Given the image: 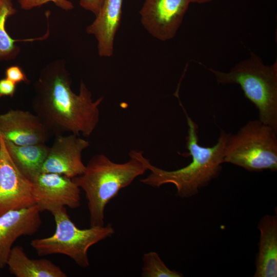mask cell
<instances>
[{"mask_svg":"<svg viewBox=\"0 0 277 277\" xmlns=\"http://www.w3.org/2000/svg\"><path fill=\"white\" fill-rule=\"evenodd\" d=\"M72 79L63 60L46 65L34 84L32 108L51 135L66 132L89 136L100 120V97L92 94L83 81L78 94L71 88Z\"/></svg>","mask_w":277,"mask_h":277,"instance_id":"1","label":"cell"},{"mask_svg":"<svg viewBox=\"0 0 277 277\" xmlns=\"http://www.w3.org/2000/svg\"><path fill=\"white\" fill-rule=\"evenodd\" d=\"M187 119L188 134L186 137V148L191 156V162L182 168L168 171L153 165L143 155V151L131 150L129 154L139 159L150 173L140 181L148 186L159 187L166 184H173L177 194L182 198L191 197L199 190L208 185L219 174L224 162L226 144L229 135L221 130L216 143L211 147L199 144L198 126L180 103Z\"/></svg>","mask_w":277,"mask_h":277,"instance_id":"2","label":"cell"},{"mask_svg":"<svg viewBox=\"0 0 277 277\" xmlns=\"http://www.w3.org/2000/svg\"><path fill=\"white\" fill-rule=\"evenodd\" d=\"M129 155L128 161L117 163L103 154H96L86 165L84 172L72 179L85 193L90 227L104 226L107 204L122 189L148 170L139 159Z\"/></svg>","mask_w":277,"mask_h":277,"instance_id":"3","label":"cell"},{"mask_svg":"<svg viewBox=\"0 0 277 277\" xmlns=\"http://www.w3.org/2000/svg\"><path fill=\"white\" fill-rule=\"evenodd\" d=\"M209 70L219 84H236L259 111V120L277 130V62L269 66L251 52L250 57L228 72Z\"/></svg>","mask_w":277,"mask_h":277,"instance_id":"4","label":"cell"},{"mask_svg":"<svg viewBox=\"0 0 277 277\" xmlns=\"http://www.w3.org/2000/svg\"><path fill=\"white\" fill-rule=\"evenodd\" d=\"M277 130L260 121H250L230 134L224 162L251 172L277 170Z\"/></svg>","mask_w":277,"mask_h":277,"instance_id":"5","label":"cell"},{"mask_svg":"<svg viewBox=\"0 0 277 277\" xmlns=\"http://www.w3.org/2000/svg\"><path fill=\"white\" fill-rule=\"evenodd\" d=\"M51 213L56 224L55 232L51 236L31 242V245L39 256L62 254L70 257L80 267L87 268L90 265L89 249L115 233L110 223L106 226H90L87 229L78 228L70 219L65 207Z\"/></svg>","mask_w":277,"mask_h":277,"instance_id":"6","label":"cell"},{"mask_svg":"<svg viewBox=\"0 0 277 277\" xmlns=\"http://www.w3.org/2000/svg\"><path fill=\"white\" fill-rule=\"evenodd\" d=\"M34 205L32 183L15 165L0 134V215Z\"/></svg>","mask_w":277,"mask_h":277,"instance_id":"7","label":"cell"},{"mask_svg":"<svg viewBox=\"0 0 277 277\" xmlns=\"http://www.w3.org/2000/svg\"><path fill=\"white\" fill-rule=\"evenodd\" d=\"M35 205L41 212L51 213L65 206L72 209L81 205V189L65 175L41 172L31 180Z\"/></svg>","mask_w":277,"mask_h":277,"instance_id":"8","label":"cell"},{"mask_svg":"<svg viewBox=\"0 0 277 277\" xmlns=\"http://www.w3.org/2000/svg\"><path fill=\"white\" fill-rule=\"evenodd\" d=\"M191 3L190 0H146L140 13L141 23L154 37L173 38Z\"/></svg>","mask_w":277,"mask_h":277,"instance_id":"9","label":"cell"},{"mask_svg":"<svg viewBox=\"0 0 277 277\" xmlns=\"http://www.w3.org/2000/svg\"><path fill=\"white\" fill-rule=\"evenodd\" d=\"M89 146L88 141L75 134L55 136L39 173H57L71 179L81 175L86 169L82 152Z\"/></svg>","mask_w":277,"mask_h":277,"instance_id":"10","label":"cell"},{"mask_svg":"<svg viewBox=\"0 0 277 277\" xmlns=\"http://www.w3.org/2000/svg\"><path fill=\"white\" fill-rule=\"evenodd\" d=\"M0 134L20 146L45 144L51 135L36 114L20 109L0 114Z\"/></svg>","mask_w":277,"mask_h":277,"instance_id":"11","label":"cell"},{"mask_svg":"<svg viewBox=\"0 0 277 277\" xmlns=\"http://www.w3.org/2000/svg\"><path fill=\"white\" fill-rule=\"evenodd\" d=\"M41 211L34 205L8 211L0 215V268L7 266L13 244L22 235H32L39 229Z\"/></svg>","mask_w":277,"mask_h":277,"instance_id":"12","label":"cell"},{"mask_svg":"<svg viewBox=\"0 0 277 277\" xmlns=\"http://www.w3.org/2000/svg\"><path fill=\"white\" fill-rule=\"evenodd\" d=\"M123 0H104L93 22L86 31L93 35L97 43L101 57H108L113 54L114 41L121 24Z\"/></svg>","mask_w":277,"mask_h":277,"instance_id":"13","label":"cell"},{"mask_svg":"<svg viewBox=\"0 0 277 277\" xmlns=\"http://www.w3.org/2000/svg\"><path fill=\"white\" fill-rule=\"evenodd\" d=\"M259 251L254 277L277 276V216L266 215L260 221Z\"/></svg>","mask_w":277,"mask_h":277,"instance_id":"14","label":"cell"},{"mask_svg":"<svg viewBox=\"0 0 277 277\" xmlns=\"http://www.w3.org/2000/svg\"><path fill=\"white\" fill-rule=\"evenodd\" d=\"M9 272L16 277H66L61 268L47 259H31L23 248H12L7 263Z\"/></svg>","mask_w":277,"mask_h":277,"instance_id":"15","label":"cell"},{"mask_svg":"<svg viewBox=\"0 0 277 277\" xmlns=\"http://www.w3.org/2000/svg\"><path fill=\"white\" fill-rule=\"evenodd\" d=\"M4 140L12 161L26 177L31 180L40 172L50 147L45 144L20 146Z\"/></svg>","mask_w":277,"mask_h":277,"instance_id":"16","label":"cell"},{"mask_svg":"<svg viewBox=\"0 0 277 277\" xmlns=\"http://www.w3.org/2000/svg\"><path fill=\"white\" fill-rule=\"evenodd\" d=\"M17 11L12 0H0V62L13 60L20 52L15 42L21 40L12 38L6 29L7 20Z\"/></svg>","mask_w":277,"mask_h":277,"instance_id":"17","label":"cell"},{"mask_svg":"<svg viewBox=\"0 0 277 277\" xmlns=\"http://www.w3.org/2000/svg\"><path fill=\"white\" fill-rule=\"evenodd\" d=\"M142 277H182L183 274L170 269L157 253L150 251L143 254Z\"/></svg>","mask_w":277,"mask_h":277,"instance_id":"18","label":"cell"},{"mask_svg":"<svg viewBox=\"0 0 277 277\" xmlns=\"http://www.w3.org/2000/svg\"><path fill=\"white\" fill-rule=\"evenodd\" d=\"M17 2L21 9L25 10L39 7L50 2L54 3L57 7L66 11L74 8L72 3L68 0H18Z\"/></svg>","mask_w":277,"mask_h":277,"instance_id":"19","label":"cell"},{"mask_svg":"<svg viewBox=\"0 0 277 277\" xmlns=\"http://www.w3.org/2000/svg\"><path fill=\"white\" fill-rule=\"evenodd\" d=\"M5 76L6 78L15 84L21 82L26 84L30 82V80L27 78L22 68L17 65L8 67L5 71Z\"/></svg>","mask_w":277,"mask_h":277,"instance_id":"20","label":"cell"},{"mask_svg":"<svg viewBox=\"0 0 277 277\" xmlns=\"http://www.w3.org/2000/svg\"><path fill=\"white\" fill-rule=\"evenodd\" d=\"M16 85L6 78L0 80V98L4 96L12 97L15 94Z\"/></svg>","mask_w":277,"mask_h":277,"instance_id":"21","label":"cell"},{"mask_svg":"<svg viewBox=\"0 0 277 277\" xmlns=\"http://www.w3.org/2000/svg\"><path fill=\"white\" fill-rule=\"evenodd\" d=\"M103 1L104 0H80V5L83 8L91 11L96 15Z\"/></svg>","mask_w":277,"mask_h":277,"instance_id":"22","label":"cell"},{"mask_svg":"<svg viewBox=\"0 0 277 277\" xmlns=\"http://www.w3.org/2000/svg\"><path fill=\"white\" fill-rule=\"evenodd\" d=\"M213 0H190L191 3H194L197 4H203L207 2H210Z\"/></svg>","mask_w":277,"mask_h":277,"instance_id":"23","label":"cell"}]
</instances>
